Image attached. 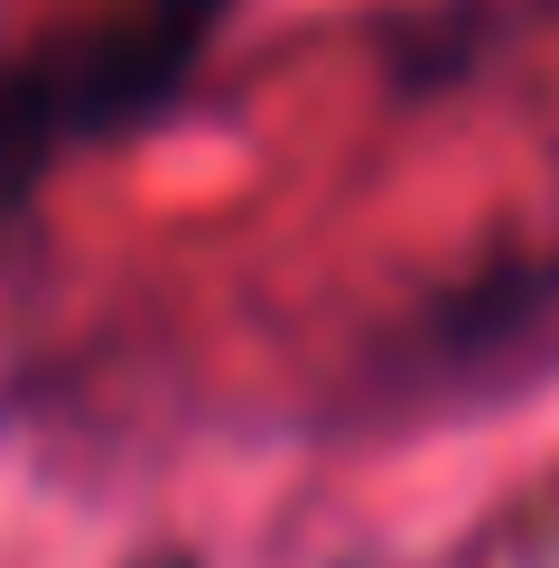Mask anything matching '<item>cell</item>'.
<instances>
[{
	"instance_id": "1",
	"label": "cell",
	"mask_w": 559,
	"mask_h": 568,
	"mask_svg": "<svg viewBox=\"0 0 559 568\" xmlns=\"http://www.w3.org/2000/svg\"><path fill=\"white\" fill-rule=\"evenodd\" d=\"M150 568H196V559H150Z\"/></svg>"
}]
</instances>
